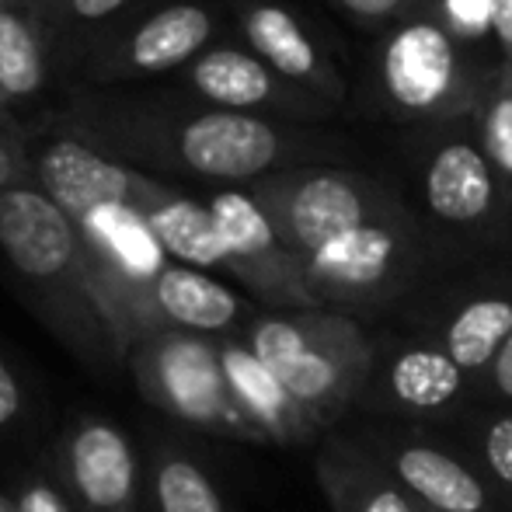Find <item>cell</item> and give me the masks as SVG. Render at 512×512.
I'll return each mask as SVG.
<instances>
[{
    "label": "cell",
    "instance_id": "1",
    "mask_svg": "<svg viewBox=\"0 0 512 512\" xmlns=\"http://www.w3.org/2000/svg\"><path fill=\"white\" fill-rule=\"evenodd\" d=\"M63 126L133 168L220 185H251L269 171L304 164L324 150L317 136L286 119L216 105L157 108L81 98L63 115Z\"/></svg>",
    "mask_w": 512,
    "mask_h": 512
},
{
    "label": "cell",
    "instance_id": "2",
    "mask_svg": "<svg viewBox=\"0 0 512 512\" xmlns=\"http://www.w3.org/2000/svg\"><path fill=\"white\" fill-rule=\"evenodd\" d=\"M512 331V276L467 286L439 307L425 328L373 352L363 401L370 411L446 415L471 401V387L485 363Z\"/></svg>",
    "mask_w": 512,
    "mask_h": 512
},
{
    "label": "cell",
    "instance_id": "3",
    "mask_svg": "<svg viewBox=\"0 0 512 512\" xmlns=\"http://www.w3.org/2000/svg\"><path fill=\"white\" fill-rule=\"evenodd\" d=\"M244 342L321 429L359 401L377 352L359 321L331 307H293L255 317Z\"/></svg>",
    "mask_w": 512,
    "mask_h": 512
},
{
    "label": "cell",
    "instance_id": "4",
    "mask_svg": "<svg viewBox=\"0 0 512 512\" xmlns=\"http://www.w3.org/2000/svg\"><path fill=\"white\" fill-rule=\"evenodd\" d=\"M488 74L429 4L384 28L370 67L377 105L391 119L422 126L471 115Z\"/></svg>",
    "mask_w": 512,
    "mask_h": 512
},
{
    "label": "cell",
    "instance_id": "5",
    "mask_svg": "<svg viewBox=\"0 0 512 512\" xmlns=\"http://www.w3.org/2000/svg\"><path fill=\"white\" fill-rule=\"evenodd\" d=\"M429 241L405 203L338 230L300 258L317 307L370 310L398 300L422 276Z\"/></svg>",
    "mask_w": 512,
    "mask_h": 512
},
{
    "label": "cell",
    "instance_id": "6",
    "mask_svg": "<svg viewBox=\"0 0 512 512\" xmlns=\"http://www.w3.org/2000/svg\"><path fill=\"white\" fill-rule=\"evenodd\" d=\"M133 370L140 391L157 408L199 429L255 439L227 387L216 342L199 331L150 328L133 338Z\"/></svg>",
    "mask_w": 512,
    "mask_h": 512
},
{
    "label": "cell",
    "instance_id": "7",
    "mask_svg": "<svg viewBox=\"0 0 512 512\" xmlns=\"http://www.w3.org/2000/svg\"><path fill=\"white\" fill-rule=\"evenodd\" d=\"M0 251L25 283L95 310L81 227L39 185L0 189Z\"/></svg>",
    "mask_w": 512,
    "mask_h": 512
},
{
    "label": "cell",
    "instance_id": "8",
    "mask_svg": "<svg viewBox=\"0 0 512 512\" xmlns=\"http://www.w3.org/2000/svg\"><path fill=\"white\" fill-rule=\"evenodd\" d=\"M436 143L425 150L418 189L432 223L450 234L495 237L509 220L495 171L471 129V115L436 126Z\"/></svg>",
    "mask_w": 512,
    "mask_h": 512
},
{
    "label": "cell",
    "instance_id": "9",
    "mask_svg": "<svg viewBox=\"0 0 512 512\" xmlns=\"http://www.w3.org/2000/svg\"><path fill=\"white\" fill-rule=\"evenodd\" d=\"M206 206L220 227L223 251H227L223 272H230L237 283L248 286L269 307H317L297 255L283 244V237L276 234L248 185H227V189L213 192Z\"/></svg>",
    "mask_w": 512,
    "mask_h": 512
},
{
    "label": "cell",
    "instance_id": "10",
    "mask_svg": "<svg viewBox=\"0 0 512 512\" xmlns=\"http://www.w3.org/2000/svg\"><path fill=\"white\" fill-rule=\"evenodd\" d=\"M28 157H32L35 185L70 220H81L84 213L105 203H129L140 209V203L157 185V175H147L143 168L119 161L115 154L95 147L67 126L49 140L28 147Z\"/></svg>",
    "mask_w": 512,
    "mask_h": 512
},
{
    "label": "cell",
    "instance_id": "11",
    "mask_svg": "<svg viewBox=\"0 0 512 512\" xmlns=\"http://www.w3.org/2000/svg\"><path fill=\"white\" fill-rule=\"evenodd\" d=\"M216 35V14L203 0H171L136 18L122 35H108L88 56V77L95 84L133 81L182 70Z\"/></svg>",
    "mask_w": 512,
    "mask_h": 512
},
{
    "label": "cell",
    "instance_id": "12",
    "mask_svg": "<svg viewBox=\"0 0 512 512\" xmlns=\"http://www.w3.org/2000/svg\"><path fill=\"white\" fill-rule=\"evenodd\" d=\"M182 84L203 105L258 112L286 122L321 119L331 108L286 77H279L248 46H206L182 67Z\"/></svg>",
    "mask_w": 512,
    "mask_h": 512
},
{
    "label": "cell",
    "instance_id": "13",
    "mask_svg": "<svg viewBox=\"0 0 512 512\" xmlns=\"http://www.w3.org/2000/svg\"><path fill=\"white\" fill-rule=\"evenodd\" d=\"M237 25L255 56H262L279 77L321 98L324 105L345 102V81L328 49L317 42L304 21L279 0H241Z\"/></svg>",
    "mask_w": 512,
    "mask_h": 512
},
{
    "label": "cell",
    "instance_id": "14",
    "mask_svg": "<svg viewBox=\"0 0 512 512\" xmlns=\"http://www.w3.org/2000/svg\"><path fill=\"white\" fill-rule=\"evenodd\" d=\"M384 467L401 481V488L425 512H488L492 495L488 485L439 443L415 436L377 439L370 446Z\"/></svg>",
    "mask_w": 512,
    "mask_h": 512
},
{
    "label": "cell",
    "instance_id": "15",
    "mask_svg": "<svg viewBox=\"0 0 512 512\" xmlns=\"http://www.w3.org/2000/svg\"><path fill=\"white\" fill-rule=\"evenodd\" d=\"M216 352H220V366L230 394H234L237 408H241L244 422L251 425L255 439L293 446L307 443L310 436L321 432L317 418L279 384L276 373L248 349V342L227 338V342H216Z\"/></svg>",
    "mask_w": 512,
    "mask_h": 512
},
{
    "label": "cell",
    "instance_id": "16",
    "mask_svg": "<svg viewBox=\"0 0 512 512\" xmlns=\"http://www.w3.org/2000/svg\"><path fill=\"white\" fill-rule=\"evenodd\" d=\"M67 478L88 512H133L136 453L115 425L88 418L67 446Z\"/></svg>",
    "mask_w": 512,
    "mask_h": 512
},
{
    "label": "cell",
    "instance_id": "17",
    "mask_svg": "<svg viewBox=\"0 0 512 512\" xmlns=\"http://www.w3.org/2000/svg\"><path fill=\"white\" fill-rule=\"evenodd\" d=\"M317 485L335 512H425L363 443L331 439L317 457Z\"/></svg>",
    "mask_w": 512,
    "mask_h": 512
},
{
    "label": "cell",
    "instance_id": "18",
    "mask_svg": "<svg viewBox=\"0 0 512 512\" xmlns=\"http://www.w3.org/2000/svg\"><path fill=\"white\" fill-rule=\"evenodd\" d=\"M150 307L157 314V324L164 328L199 331L216 335L230 331L244 317V300L230 286L213 279L196 265L168 262L150 283Z\"/></svg>",
    "mask_w": 512,
    "mask_h": 512
},
{
    "label": "cell",
    "instance_id": "19",
    "mask_svg": "<svg viewBox=\"0 0 512 512\" xmlns=\"http://www.w3.org/2000/svg\"><path fill=\"white\" fill-rule=\"evenodd\" d=\"M49 46L46 0H0V91L18 108L46 91Z\"/></svg>",
    "mask_w": 512,
    "mask_h": 512
},
{
    "label": "cell",
    "instance_id": "20",
    "mask_svg": "<svg viewBox=\"0 0 512 512\" xmlns=\"http://www.w3.org/2000/svg\"><path fill=\"white\" fill-rule=\"evenodd\" d=\"M140 213L171 262L196 265V269H223L227 265L220 227H216L209 206L199 203L196 196L171 189L168 182L157 178L150 196L140 203Z\"/></svg>",
    "mask_w": 512,
    "mask_h": 512
},
{
    "label": "cell",
    "instance_id": "21",
    "mask_svg": "<svg viewBox=\"0 0 512 512\" xmlns=\"http://www.w3.org/2000/svg\"><path fill=\"white\" fill-rule=\"evenodd\" d=\"M471 129L485 150L502 189V203L512 216V84L499 67H492L478 102L471 108Z\"/></svg>",
    "mask_w": 512,
    "mask_h": 512
},
{
    "label": "cell",
    "instance_id": "22",
    "mask_svg": "<svg viewBox=\"0 0 512 512\" xmlns=\"http://www.w3.org/2000/svg\"><path fill=\"white\" fill-rule=\"evenodd\" d=\"M157 512H227L216 485L182 453H164L154 471Z\"/></svg>",
    "mask_w": 512,
    "mask_h": 512
},
{
    "label": "cell",
    "instance_id": "23",
    "mask_svg": "<svg viewBox=\"0 0 512 512\" xmlns=\"http://www.w3.org/2000/svg\"><path fill=\"white\" fill-rule=\"evenodd\" d=\"M129 0H46V25L53 53L63 42H84L88 32H105L112 18H119Z\"/></svg>",
    "mask_w": 512,
    "mask_h": 512
},
{
    "label": "cell",
    "instance_id": "24",
    "mask_svg": "<svg viewBox=\"0 0 512 512\" xmlns=\"http://www.w3.org/2000/svg\"><path fill=\"white\" fill-rule=\"evenodd\" d=\"M474 450L495 485H502L512 495V411L492 415L474 432Z\"/></svg>",
    "mask_w": 512,
    "mask_h": 512
},
{
    "label": "cell",
    "instance_id": "25",
    "mask_svg": "<svg viewBox=\"0 0 512 512\" xmlns=\"http://www.w3.org/2000/svg\"><path fill=\"white\" fill-rule=\"evenodd\" d=\"M471 398L495 401V405H512V331L502 338V345L485 363V370L478 373V380H474V387H471Z\"/></svg>",
    "mask_w": 512,
    "mask_h": 512
},
{
    "label": "cell",
    "instance_id": "26",
    "mask_svg": "<svg viewBox=\"0 0 512 512\" xmlns=\"http://www.w3.org/2000/svg\"><path fill=\"white\" fill-rule=\"evenodd\" d=\"M335 7H342L345 14H349L356 25L363 28H377V32H384L387 25H394V21L408 18V14L422 11L429 0H331Z\"/></svg>",
    "mask_w": 512,
    "mask_h": 512
},
{
    "label": "cell",
    "instance_id": "27",
    "mask_svg": "<svg viewBox=\"0 0 512 512\" xmlns=\"http://www.w3.org/2000/svg\"><path fill=\"white\" fill-rule=\"evenodd\" d=\"M11 185H35L32 157H28V140L0 136V189Z\"/></svg>",
    "mask_w": 512,
    "mask_h": 512
},
{
    "label": "cell",
    "instance_id": "28",
    "mask_svg": "<svg viewBox=\"0 0 512 512\" xmlns=\"http://www.w3.org/2000/svg\"><path fill=\"white\" fill-rule=\"evenodd\" d=\"M14 512H74L63 492H56L49 481L32 478L21 485L18 499H14Z\"/></svg>",
    "mask_w": 512,
    "mask_h": 512
},
{
    "label": "cell",
    "instance_id": "29",
    "mask_svg": "<svg viewBox=\"0 0 512 512\" xmlns=\"http://www.w3.org/2000/svg\"><path fill=\"white\" fill-rule=\"evenodd\" d=\"M18 411H21V387L14 380V373L7 370V363L0 359V429L11 425Z\"/></svg>",
    "mask_w": 512,
    "mask_h": 512
},
{
    "label": "cell",
    "instance_id": "30",
    "mask_svg": "<svg viewBox=\"0 0 512 512\" xmlns=\"http://www.w3.org/2000/svg\"><path fill=\"white\" fill-rule=\"evenodd\" d=\"M492 4V32L499 39V49H512V0H488Z\"/></svg>",
    "mask_w": 512,
    "mask_h": 512
},
{
    "label": "cell",
    "instance_id": "31",
    "mask_svg": "<svg viewBox=\"0 0 512 512\" xmlns=\"http://www.w3.org/2000/svg\"><path fill=\"white\" fill-rule=\"evenodd\" d=\"M0 136H7V140H25L18 115H14V105L4 98V91H0Z\"/></svg>",
    "mask_w": 512,
    "mask_h": 512
},
{
    "label": "cell",
    "instance_id": "32",
    "mask_svg": "<svg viewBox=\"0 0 512 512\" xmlns=\"http://www.w3.org/2000/svg\"><path fill=\"white\" fill-rule=\"evenodd\" d=\"M499 70H502V74H506V81L512 84V49H506V53H502V63H499Z\"/></svg>",
    "mask_w": 512,
    "mask_h": 512
}]
</instances>
